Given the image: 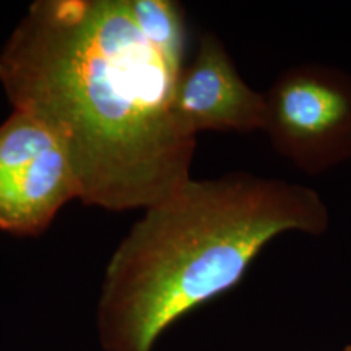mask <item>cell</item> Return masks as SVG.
<instances>
[{"label":"cell","mask_w":351,"mask_h":351,"mask_svg":"<svg viewBox=\"0 0 351 351\" xmlns=\"http://www.w3.org/2000/svg\"><path fill=\"white\" fill-rule=\"evenodd\" d=\"M176 73L127 0H38L0 51L16 111L62 145L85 205L150 208L186 184L197 137L174 111Z\"/></svg>","instance_id":"obj_1"},{"label":"cell","mask_w":351,"mask_h":351,"mask_svg":"<svg viewBox=\"0 0 351 351\" xmlns=\"http://www.w3.org/2000/svg\"><path fill=\"white\" fill-rule=\"evenodd\" d=\"M314 189L244 171L189 179L145 210L114 251L98 301L104 351H153L184 315L225 295L285 232L326 234Z\"/></svg>","instance_id":"obj_2"},{"label":"cell","mask_w":351,"mask_h":351,"mask_svg":"<svg viewBox=\"0 0 351 351\" xmlns=\"http://www.w3.org/2000/svg\"><path fill=\"white\" fill-rule=\"evenodd\" d=\"M274 150L311 176L351 160V75L322 64L283 70L265 91Z\"/></svg>","instance_id":"obj_3"},{"label":"cell","mask_w":351,"mask_h":351,"mask_svg":"<svg viewBox=\"0 0 351 351\" xmlns=\"http://www.w3.org/2000/svg\"><path fill=\"white\" fill-rule=\"evenodd\" d=\"M78 199L62 145L46 125L16 111L0 124V231L38 236Z\"/></svg>","instance_id":"obj_4"},{"label":"cell","mask_w":351,"mask_h":351,"mask_svg":"<svg viewBox=\"0 0 351 351\" xmlns=\"http://www.w3.org/2000/svg\"><path fill=\"white\" fill-rule=\"evenodd\" d=\"M174 111L195 137L204 130L263 132L267 124L265 95L244 82L213 33L202 34L194 60L178 75Z\"/></svg>","instance_id":"obj_5"},{"label":"cell","mask_w":351,"mask_h":351,"mask_svg":"<svg viewBox=\"0 0 351 351\" xmlns=\"http://www.w3.org/2000/svg\"><path fill=\"white\" fill-rule=\"evenodd\" d=\"M130 19L163 60L181 73L186 65L187 28L184 8L173 0H127Z\"/></svg>","instance_id":"obj_6"},{"label":"cell","mask_w":351,"mask_h":351,"mask_svg":"<svg viewBox=\"0 0 351 351\" xmlns=\"http://www.w3.org/2000/svg\"><path fill=\"white\" fill-rule=\"evenodd\" d=\"M341 351H351V345H348V346H346V348H343Z\"/></svg>","instance_id":"obj_7"}]
</instances>
